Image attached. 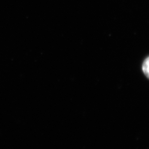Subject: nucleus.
<instances>
[{
	"instance_id": "f257e3e1",
	"label": "nucleus",
	"mask_w": 149,
	"mask_h": 149,
	"mask_svg": "<svg viewBox=\"0 0 149 149\" xmlns=\"http://www.w3.org/2000/svg\"><path fill=\"white\" fill-rule=\"evenodd\" d=\"M142 70L144 73L149 79V57L145 59V60L144 61L142 65Z\"/></svg>"
}]
</instances>
